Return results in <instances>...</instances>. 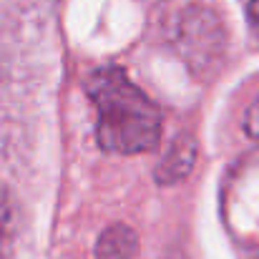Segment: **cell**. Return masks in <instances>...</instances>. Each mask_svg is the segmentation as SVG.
I'll return each instance as SVG.
<instances>
[{
	"mask_svg": "<svg viewBox=\"0 0 259 259\" xmlns=\"http://www.w3.org/2000/svg\"><path fill=\"white\" fill-rule=\"evenodd\" d=\"M249 13H252V20H254V25L259 28V0H252V3H249Z\"/></svg>",
	"mask_w": 259,
	"mask_h": 259,
	"instance_id": "8992f818",
	"label": "cell"
},
{
	"mask_svg": "<svg viewBox=\"0 0 259 259\" xmlns=\"http://www.w3.org/2000/svg\"><path fill=\"white\" fill-rule=\"evenodd\" d=\"M194 159H196V144L189 136H181L169 149V154L161 159V164L156 169V181L164 184V186H169L174 181L184 179L186 174L191 171Z\"/></svg>",
	"mask_w": 259,
	"mask_h": 259,
	"instance_id": "3957f363",
	"label": "cell"
},
{
	"mask_svg": "<svg viewBox=\"0 0 259 259\" xmlns=\"http://www.w3.org/2000/svg\"><path fill=\"white\" fill-rule=\"evenodd\" d=\"M139 249V237L136 232L118 222L103 229V234L96 242V259H134Z\"/></svg>",
	"mask_w": 259,
	"mask_h": 259,
	"instance_id": "7a4b0ae2",
	"label": "cell"
},
{
	"mask_svg": "<svg viewBox=\"0 0 259 259\" xmlns=\"http://www.w3.org/2000/svg\"><path fill=\"white\" fill-rule=\"evenodd\" d=\"M10 232V201H8V191L0 186V244L5 242Z\"/></svg>",
	"mask_w": 259,
	"mask_h": 259,
	"instance_id": "277c9868",
	"label": "cell"
},
{
	"mask_svg": "<svg viewBox=\"0 0 259 259\" xmlns=\"http://www.w3.org/2000/svg\"><path fill=\"white\" fill-rule=\"evenodd\" d=\"M244 128L252 139H259V98L249 106L247 116H244Z\"/></svg>",
	"mask_w": 259,
	"mask_h": 259,
	"instance_id": "5b68a950",
	"label": "cell"
},
{
	"mask_svg": "<svg viewBox=\"0 0 259 259\" xmlns=\"http://www.w3.org/2000/svg\"><path fill=\"white\" fill-rule=\"evenodd\" d=\"M86 91L96 106V136L108 154H144L159 144L161 111L121 68L106 66L88 76Z\"/></svg>",
	"mask_w": 259,
	"mask_h": 259,
	"instance_id": "6da1fadb",
	"label": "cell"
}]
</instances>
